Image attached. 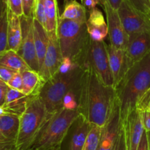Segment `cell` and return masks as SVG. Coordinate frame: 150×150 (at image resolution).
<instances>
[{"mask_svg": "<svg viewBox=\"0 0 150 150\" xmlns=\"http://www.w3.org/2000/svg\"><path fill=\"white\" fill-rule=\"evenodd\" d=\"M117 95L92 70H84L78 111L88 122L103 127L108 120Z\"/></svg>", "mask_w": 150, "mask_h": 150, "instance_id": "cell-1", "label": "cell"}, {"mask_svg": "<svg viewBox=\"0 0 150 150\" xmlns=\"http://www.w3.org/2000/svg\"><path fill=\"white\" fill-rule=\"evenodd\" d=\"M149 87L150 52L133 64L116 86L122 120L136 108L138 100Z\"/></svg>", "mask_w": 150, "mask_h": 150, "instance_id": "cell-2", "label": "cell"}, {"mask_svg": "<svg viewBox=\"0 0 150 150\" xmlns=\"http://www.w3.org/2000/svg\"><path fill=\"white\" fill-rule=\"evenodd\" d=\"M50 114L39 95H29L24 112L20 117V127L16 141V150H29L40 133Z\"/></svg>", "mask_w": 150, "mask_h": 150, "instance_id": "cell-3", "label": "cell"}, {"mask_svg": "<svg viewBox=\"0 0 150 150\" xmlns=\"http://www.w3.org/2000/svg\"><path fill=\"white\" fill-rule=\"evenodd\" d=\"M83 73V67L76 64L68 71H59L45 82L38 95L50 114H55L62 108L64 97L81 83Z\"/></svg>", "mask_w": 150, "mask_h": 150, "instance_id": "cell-4", "label": "cell"}, {"mask_svg": "<svg viewBox=\"0 0 150 150\" xmlns=\"http://www.w3.org/2000/svg\"><path fill=\"white\" fill-rule=\"evenodd\" d=\"M57 36L63 58L79 64L90 40L86 23L59 18Z\"/></svg>", "mask_w": 150, "mask_h": 150, "instance_id": "cell-5", "label": "cell"}, {"mask_svg": "<svg viewBox=\"0 0 150 150\" xmlns=\"http://www.w3.org/2000/svg\"><path fill=\"white\" fill-rule=\"evenodd\" d=\"M78 110L62 108L53 114L29 150H45L61 146L69 130L79 117Z\"/></svg>", "mask_w": 150, "mask_h": 150, "instance_id": "cell-6", "label": "cell"}, {"mask_svg": "<svg viewBox=\"0 0 150 150\" xmlns=\"http://www.w3.org/2000/svg\"><path fill=\"white\" fill-rule=\"evenodd\" d=\"M79 65L84 70L94 72L105 85L114 86L107 44L104 41H95L90 38Z\"/></svg>", "mask_w": 150, "mask_h": 150, "instance_id": "cell-7", "label": "cell"}, {"mask_svg": "<svg viewBox=\"0 0 150 150\" xmlns=\"http://www.w3.org/2000/svg\"><path fill=\"white\" fill-rule=\"evenodd\" d=\"M123 26L129 35L150 31V16L139 11L125 0L117 10Z\"/></svg>", "mask_w": 150, "mask_h": 150, "instance_id": "cell-8", "label": "cell"}, {"mask_svg": "<svg viewBox=\"0 0 150 150\" xmlns=\"http://www.w3.org/2000/svg\"><path fill=\"white\" fill-rule=\"evenodd\" d=\"M20 18L22 27V40L18 53L26 62L31 70L39 73V63L34 40V18H27L24 16Z\"/></svg>", "mask_w": 150, "mask_h": 150, "instance_id": "cell-9", "label": "cell"}, {"mask_svg": "<svg viewBox=\"0 0 150 150\" xmlns=\"http://www.w3.org/2000/svg\"><path fill=\"white\" fill-rule=\"evenodd\" d=\"M48 45L39 73L45 81L58 73L63 57L60 50L57 32H48Z\"/></svg>", "mask_w": 150, "mask_h": 150, "instance_id": "cell-10", "label": "cell"}, {"mask_svg": "<svg viewBox=\"0 0 150 150\" xmlns=\"http://www.w3.org/2000/svg\"><path fill=\"white\" fill-rule=\"evenodd\" d=\"M121 116L120 103L116 98L108 120L102 127L98 150H113L122 123Z\"/></svg>", "mask_w": 150, "mask_h": 150, "instance_id": "cell-11", "label": "cell"}, {"mask_svg": "<svg viewBox=\"0 0 150 150\" xmlns=\"http://www.w3.org/2000/svg\"><path fill=\"white\" fill-rule=\"evenodd\" d=\"M103 8L106 15V22L111 45L116 48L125 50L128 41V35L123 26L118 11L113 8L108 1L104 4Z\"/></svg>", "mask_w": 150, "mask_h": 150, "instance_id": "cell-12", "label": "cell"}, {"mask_svg": "<svg viewBox=\"0 0 150 150\" xmlns=\"http://www.w3.org/2000/svg\"><path fill=\"white\" fill-rule=\"evenodd\" d=\"M150 52V31L128 36L125 48L128 69Z\"/></svg>", "mask_w": 150, "mask_h": 150, "instance_id": "cell-13", "label": "cell"}, {"mask_svg": "<svg viewBox=\"0 0 150 150\" xmlns=\"http://www.w3.org/2000/svg\"><path fill=\"white\" fill-rule=\"evenodd\" d=\"M129 150H137L144 132L141 111L136 108L122 120Z\"/></svg>", "mask_w": 150, "mask_h": 150, "instance_id": "cell-14", "label": "cell"}, {"mask_svg": "<svg viewBox=\"0 0 150 150\" xmlns=\"http://www.w3.org/2000/svg\"><path fill=\"white\" fill-rule=\"evenodd\" d=\"M108 60L114 79V87L119 84L127 70H128L125 50L116 48L110 44L107 45Z\"/></svg>", "mask_w": 150, "mask_h": 150, "instance_id": "cell-15", "label": "cell"}, {"mask_svg": "<svg viewBox=\"0 0 150 150\" xmlns=\"http://www.w3.org/2000/svg\"><path fill=\"white\" fill-rule=\"evenodd\" d=\"M89 14L86 25L89 37L95 41H104L108 35V29L103 14L97 7L89 11Z\"/></svg>", "mask_w": 150, "mask_h": 150, "instance_id": "cell-16", "label": "cell"}, {"mask_svg": "<svg viewBox=\"0 0 150 150\" xmlns=\"http://www.w3.org/2000/svg\"><path fill=\"white\" fill-rule=\"evenodd\" d=\"M29 98V95L8 86L5 103L0 108V112L9 113L21 117L26 109Z\"/></svg>", "mask_w": 150, "mask_h": 150, "instance_id": "cell-17", "label": "cell"}, {"mask_svg": "<svg viewBox=\"0 0 150 150\" xmlns=\"http://www.w3.org/2000/svg\"><path fill=\"white\" fill-rule=\"evenodd\" d=\"M22 40V27L21 18L9 9L7 49L18 51Z\"/></svg>", "mask_w": 150, "mask_h": 150, "instance_id": "cell-18", "label": "cell"}, {"mask_svg": "<svg viewBox=\"0 0 150 150\" xmlns=\"http://www.w3.org/2000/svg\"><path fill=\"white\" fill-rule=\"evenodd\" d=\"M20 127V117L16 114L0 112V131L9 142L16 143Z\"/></svg>", "mask_w": 150, "mask_h": 150, "instance_id": "cell-19", "label": "cell"}, {"mask_svg": "<svg viewBox=\"0 0 150 150\" xmlns=\"http://www.w3.org/2000/svg\"><path fill=\"white\" fill-rule=\"evenodd\" d=\"M75 123L76 125L72 136L70 150H83L86 137L92 124L88 122L81 114H79Z\"/></svg>", "mask_w": 150, "mask_h": 150, "instance_id": "cell-20", "label": "cell"}, {"mask_svg": "<svg viewBox=\"0 0 150 150\" xmlns=\"http://www.w3.org/2000/svg\"><path fill=\"white\" fill-rule=\"evenodd\" d=\"M33 32L35 48H36L37 56H38V63H39L40 70L45 54H46L49 39H48V32L46 29L35 18H34L33 20Z\"/></svg>", "mask_w": 150, "mask_h": 150, "instance_id": "cell-21", "label": "cell"}, {"mask_svg": "<svg viewBox=\"0 0 150 150\" xmlns=\"http://www.w3.org/2000/svg\"><path fill=\"white\" fill-rule=\"evenodd\" d=\"M23 79V92L26 95H38L45 81L38 72L26 70L21 72Z\"/></svg>", "mask_w": 150, "mask_h": 150, "instance_id": "cell-22", "label": "cell"}, {"mask_svg": "<svg viewBox=\"0 0 150 150\" xmlns=\"http://www.w3.org/2000/svg\"><path fill=\"white\" fill-rule=\"evenodd\" d=\"M87 10L83 4H80L76 0H68L64 2V11L60 16V18L75 21L80 23H86Z\"/></svg>", "mask_w": 150, "mask_h": 150, "instance_id": "cell-23", "label": "cell"}, {"mask_svg": "<svg viewBox=\"0 0 150 150\" xmlns=\"http://www.w3.org/2000/svg\"><path fill=\"white\" fill-rule=\"evenodd\" d=\"M0 64L17 70L20 73L26 70H31L18 53L11 49L0 52Z\"/></svg>", "mask_w": 150, "mask_h": 150, "instance_id": "cell-24", "label": "cell"}, {"mask_svg": "<svg viewBox=\"0 0 150 150\" xmlns=\"http://www.w3.org/2000/svg\"><path fill=\"white\" fill-rule=\"evenodd\" d=\"M45 14L46 17V31L48 32H57L59 20V9L57 0H43Z\"/></svg>", "mask_w": 150, "mask_h": 150, "instance_id": "cell-25", "label": "cell"}, {"mask_svg": "<svg viewBox=\"0 0 150 150\" xmlns=\"http://www.w3.org/2000/svg\"><path fill=\"white\" fill-rule=\"evenodd\" d=\"M8 14L7 0H0V52L7 50Z\"/></svg>", "mask_w": 150, "mask_h": 150, "instance_id": "cell-26", "label": "cell"}, {"mask_svg": "<svg viewBox=\"0 0 150 150\" xmlns=\"http://www.w3.org/2000/svg\"><path fill=\"white\" fill-rule=\"evenodd\" d=\"M101 133L102 127L96 125H92L86 137L83 150H98Z\"/></svg>", "mask_w": 150, "mask_h": 150, "instance_id": "cell-27", "label": "cell"}, {"mask_svg": "<svg viewBox=\"0 0 150 150\" xmlns=\"http://www.w3.org/2000/svg\"><path fill=\"white\" fill-rule=\"evenodd\" d=\"M136 108L140 111L150 112V87L138 100Z\"/></svg>", "mask_w": 150, "mask_h": 150, "instance_id": "cell-28", "label": "cell"}, {"mask_svg": "<svg viewBox=\"0 0 150 150\" xmlns=\"http://www.w3.org/2000/svg\"><path fill=\"white\" fill-rule=\"evenodd\" d=\"M113 150H129L123 123H122L121 128L119 132L118 136H117V139L116 140Z\"/></svg>", "mask_w": 150, "mask_h": 150, "instance_id": "cell-29", "label": "cell"}, {"mask_svg": "<svg viewBox=\"0 0 150 150\" xmlns=\"http://www.w3.org/2000/svg\"><path fill=\"white\" fill-rule=\"evenodd\" d=\"M130 5L150 16V0H125Z\"/></svg>", "mask_w": 150, "mask_h": 150, "instance_id": "cell-30", "label": "cell"}, {"mask_svg": "<svg viewBox=\"0 0 150 150\" xmlns=\"http://www.w3.org/2000/svg\"><path fill=\"white\" fill-rule=\"evenodd\" d=\"M18 72L16 70L0 64V79L6 83Z\"/></svg>", "mask_w": 150, "mask_h": 150, "instance_id": "cell-31", "label": "cell"}, {"mask_svg": "<svg viewBox=\"0 0 150 150\" xmlns=\"http://www.w3.org/2000/svg\"><path fill=\"white\" fill-rule=\"evenodd\" d=\"M36 0H22L23 16L27 18H34V12Z\"/></svg>", "mask_w": 150, "mask_h": 150, "instance_id": "cell-32", "label": "cell"}, {"mask_svg": "<svg viewBox=\"0 0 150 150\" xmlns=\"http://www.w3.org/2000/svg\"><path fill=\"white\" fill-rule=\"evenodd\" d=\"M9 87L13 88L14 89L23 92V79H22L21 73L20 72L16 73L10 81L7 83Z\"/></svg>", "mask_w": 150, "mask_h": 150, "instance_id": "cell-33", "label": "cell"}, {"mask_svg": "<svg viewBox=\"0 0 150 150\" xmlns=\"http://www.w3.org/2000/svg\"><path fill=\"white\" fill-rule=\"evenodd\" d=\"M7 4L10 10L19 17L23 16L22 0H7Z\"/></svg>", "mask_w": 150, "mask_h": 150, "instance_id": "cell-34", "label": "cell"}, {"mask_svg": "<svg viewBox=\"0 0 150 150\" xmlns=\"http://www.w3.org/2000/svg\"><path fill=\"white\" fill-rule=\"evenodd\" d=\"M7 89H8V85L0 79V108L2 107L5 103Z\"/></svg>", "mask_w": 150, "mask_h": 150, "instance_id": "cell-35", "label": "cell"}, {"mask_svg": "<svg viewBox=\"0 0 150 150\" xmlns=\"http://www.w3.org/2000/svg\"><path fill=\"white\" fill-rule=\"evenodd\" d=\"M142 123L144 128L146 132H150V112L149 111H141Z\"/></svg>", "mask_w": 150, "mask_h": 150, "instance_id": "cell-36", "label": "cell"}, {"mask_svg": "<svg viewBox=\"0 0 150 150\" xmlns=\"http://www.w3.org/2000/svg\"><path fill=\"white\" fill-rule=\"evenodd\" d=\"M137 150H150L149 142H148V138H147V133L145 131L144 132V134L142 136V140H141L140 144L139 145Z\"/></svg>", "mask_w": 150, "mask_h": 150, "instance_id": "cell-37", "label": "cell"}, {"mask_svg": "<svg viewBox=\"0 0 150 150\" xmlns=\"http://www.w3.org/2000/svg\"><path fill=\"white\" fill-rule=\"evenodd\" d=\"M82 4L85 6L88 11H90L92 9L95 8L98 4H100V2L98 0H84Z\"/></svg>", "mask_w": 150, "mask_h": 150, "instance_id": "cell-38", "label": "cell"}, {"mask_svg": "<svg viewBox=\"0 0 150 150\" xmlns=\"http://www.w3.org/2000/svg\"><path fill=\"white\" fill-rule=\"evenodd\" d=\"M0 150H16V144L13 142H6L0 143Z\"/></svg>", "mask_w": 150, "mask_h": 150, "instance_id": "cell-39", "label": "cell"}, {"mask_svg": "<svg viewBox=\"0 0 150 150\" xmlns=\"http://www.w3.org/2000/svg\"><path fill=\"white\" fill-rule=\"evenodd\" d=\"M107 1L109 2V4H111L113 8L117 10L124 0H107Z\"/></svg>", "mask_w": 150, "mask_h": 150, "instance_id": "cell-40", "label": "cell"}, {"mask_svg": "<svg viewBox=\"0 0 150 150\" xmlns=\"http://www.w3.org/2000/svg\"><path fill=\"white\" fill-rule=\"evenodd\" d=\"M9 142V141H7V139H6L4 136H3V135L1 134V131H0V143H2V142Z\"/></svg>", "mask_w": 150, "mask_h": 150, "instance_id": "cell-41", "label": "cell"}, {"mask_svg": "<svg viewBox=\"0 0 150 150\" xmlns=\"http://www.w3.org/2000/svg\"><path fill=\"white\" fill-rule=\"evenodd\" d=\"M98 1H99V2H100V5L102 6V7H103L104 4H105V3L107 1V0H98Z\"/></svg>", "mask_w": 150, "mask_h": 150, "instance_id": "cell-42", "label": "cell"}, {"mask_svg": "<svg viewBox=\"0 0 150 150\" xmlns=\"http://www.w3.org/2000/svg\"><path fill=\"white\" fill-rule=\"evenodd\" d=\"M45 150H62V149H61V146H57V147L51 148V149H48Z\"/></svg>", "mask_w": 150, "mask_h": 150, "instance_id": "cell-43", "label": "cell"}, {"mask_svg": "<svg viewBox=\"0 0 150 150\" xmlns=\"http://www.w3.org/2000/svg\"><path fill=\"white\" fill-rule=\"evenodd\" d=\"M146 133H147L148 142H149V149H150V132H146Z\"/></svg>", "mask_w": 150, "mask_h": 150, "instance_id": "cell-44", "label": "cell"}, {"mask_svg": "<svg viewBox=\"0 0 150 150\" xmlns=\"http://www.w3.org/2000/svg\"><path fill=\"white\" fill-rule=\"evenodd\" d=\"M67 1H68V0H64V2H66Z\"/></svg>", "mask_w": 150, "mask_h": 150, "instance_id": "cell-45", "label": "cell"}, {"mask_svg": "<svg viewBox=\"0 0 150 150\" xmlns=\"http://www.w3.org/2000/svg\"><path fill=\"white\" fill-rule=\"evenodd\" d=\"M81 2H83V1H84V0H81Z\"/></svg>", "mask_w": 150, "mask_h": 150, "instance_id": "cell-46", "label": "cell"}]
</instances>
